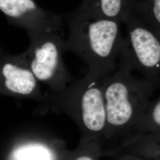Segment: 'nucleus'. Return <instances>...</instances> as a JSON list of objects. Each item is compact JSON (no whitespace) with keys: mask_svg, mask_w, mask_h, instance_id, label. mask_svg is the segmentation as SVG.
<instances>
[{"mask_svg":"<svg viewBox=\"0 0 160 160\" xmlns=\"http://www.w3.org/2000/svg\"><path fill=\"white\" fill-rule=\"evenodd\" d=\"M102 82L106 110L103 155L109 157L133 133L154 92L160 88V78H139L116 69L103 77Z\"/></svg>","mask_w":160,"mask_h":160,"instance_id":"f257e3e1","label":"nucleus"},{"mask_svg":"<svg viewBox=\"0 0 160 160\" xmlns=\"http://www.w3.org/2000/svg\"><path fill=\"white\" fill-rule=\"evenodd\" d=\"M67 21L68 36L65 38V51L79 57L89 74L103 78L114 71L123 42L122 22L82 6Z\"/></svg>","mask_w":160,"mask_h":160,"instance_id":"f03ea898","label":"nucleus"},{"mask_svg":"<svg viewBox=\"0 0 160 160\" xmlns=\"http://www.w3.org/2000/svg\"><path fill=\"white\" fill-rule=\"evenodd\" d=\"M102 78L89 73L72 81L61 92L46 94V111L67 115L77 126L79 142L103 144L106 131V110Z\"/></svg>","mask_w":160,"mask_h":160,"instance_id":"7ed1b4c3","label":"nucleus"},{"mask_svg":"<svg viewBox=\"0 0 160 160\" xmlns=\"http://www.w3.org/2000/svg\"><path fill=\"white\" fill-rule=\"evenodd\" d=\"M28 33L30 45L22 54L34 77L48 87L46 94L62 91L72 81L62 58L65 52L62 30Z\"/></svg>","mask_w":160,"mask_h":160,"instance_id":"20e7f679","label":"nucleus"},{"mask_svg":"<svg viewBox=\"0 0 160 160\" xmlns=\"http://www.w3.org/2000/svg\"><path fill=\"white\" fill-rule=\"evenodd\" d=\"M122 23L126 26V33L116 69L137 72L147 78L160 79V33L131 9Z\"/></svg>","mask_w":160,"mask_h":160,"instance_id":"39448f33","label":"nucleus"},{"mask_svg":"<svg viewBox=\"0 0 160 160\" xmlns=\"http://www.w3.org/2000/svg\"><path fill=\"white\" fill-rule=\"evenodd\" d=\"M22 53L12 55L0 47V92L31 100L46 112L48 97Z\"/></svg>","mask_w":160,"mask_h":160,"instance_id":"423d86ee","label":"nucleus"},{"mask_svg":"<svg viewBox=\"0 0 160 160\" xmlns=\"http://www.w3.org/2000/svg\"><path fill=\"white\" fill-rule=\"evenodd\" d=\"M0 11L10 23L28 33L62 30L61 17L44 10L34 0H0Z\"/></svg>","mask_w":160,"mask_h":160,"instance_id":"0eeeda50","label":"nucleus"},{"mask_svg":"<svg viewBox=\"0 0 160 160\" xmlns=\"http://www.w3.org/2000/svg\"><path fill=\"white\" fill-rule=\"evenodd\" d=\"M69 151L60 139L27 135L14 146L7 160H66Z\"/></svg>","mask_w":160,"mask_h":160,"instance_id":"6e6552de","label":"nucleus"},{"mask_svg":"<svg viewBox=\"0 0 160 160\" xmlns=\"http://www.w3.org/2000/svg\"><path fill=\"white\" fill-rule=\"evenodd\" d=\"M131 153L149 160H160V132L135 134L127 138L109 157Z\"/></svg>","mask_w":160,"mask_h":160,"instance_id":"1a4fd4ad","label":"nucleus"},{"mask_svg":"<svg viewBox=\"0 0 160 160\" xmlns=\"http://www.w3.org/2000/svg\"><path fill=\"white\" fill-rule=\"evenodd\" d=\"M81 6L100 16L122 22L131 9V0H83Z\"/></svg>","mask_w":160,"mask_h":160,"instance_id":"9d476101","label":"nucleus"},{"mask_svg":"<svg viewBox=\"0 0 160 160\" xmlns=\"http://www.w3.org/2000/svg\"><path fill=\"white\" fill-rule=\"evenodd\" d=\"M131 10L160 33V0H131Z\"/></svg>","mask_w":160,"mask_h":160,"instance_id":"9b49d317","label":"nucleus"},{"mask_svg":"<svg viewBox=\"0 0 160 160\" xmlns=\"http://www.w3.org/2000/svg\"><path fill=\"white\" fill-rule=\"evenodd\" d=\"M158 132H160V95L151 101L131 136Z\"/></svg>","mask_w":160,"mask_h":160,"instance_id":"f8f14e48","label":"nucleus"},{"mask_svg":"<svg viewBox=\"0 0 160 160\" xmlns=\"http://www.w3.org/2000/svg\"><path fill=\"white\" fill-rule=\"evenodd\" d=\"M103 157V145L100 142H79L76 148L69 149L66 160H100Z\"/></svg>","mask_w":160,"mask_h":160,"instance_id":"ddd939ff","label":"nucleus"},{"mask_svg":"<svg viewBox=\"0 0 160 160\" xmlns=\"http://www.w3.org/2000/svg\"><path fill=\"white\" fill-rule=\"evenodd\" d=\"M114 157L115 159L113 160H149L140 155L131 153L122 154Z\"/></svg>","mask_w":160,"mask_h":160,"instance_id":"4468645a","label":"nucleus"}]
</instances>
